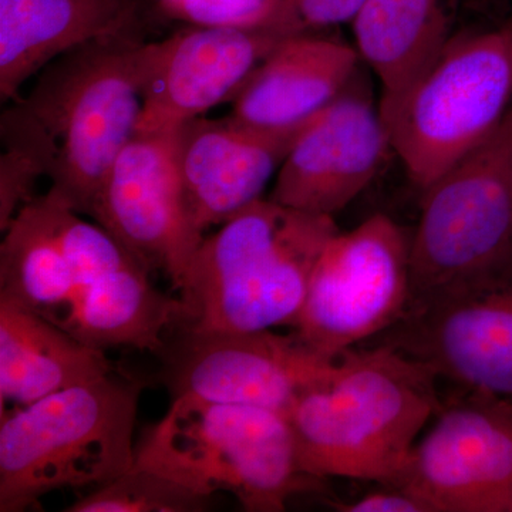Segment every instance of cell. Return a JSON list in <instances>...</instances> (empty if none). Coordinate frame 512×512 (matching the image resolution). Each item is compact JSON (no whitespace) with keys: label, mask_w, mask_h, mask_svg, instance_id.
Wrapping results in <instances>:
<instances>
[{"label":"cell","mask_w":512,"mask_h":512,"mask_svg":"<svg viewBox=\"0 0 512 512\" xmlns=\"http://www.w3.org/2000/svg\"><path fill=\"white\" fill-rule=\"evenodd\" d=\"M45 211L10 242L2 284L13 301L103 350L157 352L177 299L101 225L47 192Z\"/></svg>","instance_id":"1"},{"label":"cell","mask_w":512,"mask_h":512,"mask_svg":"<svg viewBox=\"0 0 512 512\" xmlns=\"http://www.w3.org/2000/svg\"><path fill=\"white\" fill-rule=\"evenodd\" d=\"M439 377L389 345L346 350L288 413L303 471L393 484L443 407Z\"/></svg>","instance_id":"2"},{"label":"cell","mask_w":512,"mask_h":512,"mask_svg":"<svg viewBox=\"0 0 512 512\" xmlns=\"http://www.w3.org/2000/svg\"><path fill=\"white\" fill-rule=\"evenodd\" d=\"M333 217L259 198L202 241L174 328L255 332L291 326L313 269L338 234Z\"/></svg>","instance_id":"3"},{"label":"cell","mask_w":512,"mask_h":512,"mask_svg":"<svg viewBox=\"0 0 512 512\" xmlns=\"http://www.w3.org/2000/svg\"><path fill=\"white\" fill-rule=\"evenodd\" d=\"M154 49L143 35L86 43L47 64L19 100L52 150L49 192L79 214L92 215L111 165L137 134Z\"/></svg>","instance_id":"4"},{"label":"cell","mask_w":512,"mask_h":512,"mask_svg":"<svg viewBox=\"0 0 512 512\" xmlns=\"http://www.w3.org/2000/svg\"><path fill=\"white\" fill-rule=\"evenodd\" d=\"M133 466L195 493H229L251 512L285 511L293 495L316 491L288 416L262 407L173 397L163 419L136 444Z\"/></svg>","instance_id":"5"},{"label":"cell","mask_w":512,"mask_h":512,"mask_svg":"<svg viewBox=\"0 0 512 512\" xmlns=\"http://www.w3.org/2000/svg\"><path fill=\"white\" fill-rule=\"evenodd\" d=\"M143 383L116 372L2 414L0 512L63 488L100 487L130 470Z\"/></svg>","instance_id":"6"},{"label":"cell","mask_w":512,"mask_h":512,"mask_svg":"<svg viewBox=\"0 0 512 512\" xmlns=\"http://www.w3.org/2000/svg\"><path fill=\"white\" fill-rule=\"evenodd\" d=\"M512 106V29L458 33L390 109L393 153L420 191L497 130Z\"/></svg>","instance_id":"7"},{"label":"cell","mask_w":512,"mask_h":512,"mask_svg":"<svg viewBox=\"0 0 512 512\" xmlns=\"http://www.w3.org/2000/svg\"><path fill=\"white\" fill-rule=\"evenodd\" d=\"M512 254V106L497 130L423 192L412 299L485 274Z\"/></svg>","instance_id":"8"},{"label":"cell","mask_w":512,"mask_h":512,"mask_svg":"<svg viewBox=\"0 0 512 512\" xmlns=\"http://www.w3.org/2000/svg\"><path fill=\"white\" fill-rule=\"evenodd\" d=\"M412 237L392 218L376 214L323 249L293 333L319 353L338 359L397 322L412 295Z\"/></svg>","instance_id":"9"},{"label":"cell","mask_w":512,"mask_h":512,"mask_svg":"<svg viewBox=\"0 0 512 512\" xmlns=\"http://www.w3.org/2000/svg\"><path fill=\"white\" fill-rule=\"evenodd\" d=\"M383 336L439 379L512 403V254L477 278L412 299Z\"/></svg>","instance_id":"10"},{"label":"cell","mask_w":512,"mask_h":512,"mask_svg":"<svg viewBox=\"0 0 512 512\" xmlns=\"http://www.w3.org/2000/svg\"><path fill=\"white\" fill-rule=\"evenodd\" d=\"M158 356L161 379L173 397L192 394L288 416L299 397L332 373L330 359L296 333L194 332L177 329Z\"/></svg>","instance_id":"11"},{"label":"cell","mask_w":512,"mask_h":512,"mask_svg":"<svg viewBox=\"0 0 512 512\" xmlns=\"http://www.w3.org/2000/svg\"><path fill=\"white\" fill-rule=\"evenodd\" d=\"M90 217L144 268L183 291L205 235L185 204L175 156V131L138 133L101 184Z\"/></svg>","instance_id":"12"},{"label":"cell","mask_w":512,"mask_h":512,"mask_svg":"<svg viewBox=\"0 0 512 512\" xmlns=\"http://www.w3.org/2000/svg\"><path fill=\"white\" fill-rule=\"evenodd\" d=\"M390 485L434 512H503L512 491V403L466 390L443 403Z\"/></svg>","instance_id":"13"},{"label":"cell","mask_w":512,"mask_h":512,"mask_svg":"<svg viewBox=\"0 0 512 512\" xmlns=\"http://www.w3.org/2000/svg\"><path fill=\"white\" fill-rule=\"evenodd\" d=\"M362 83L356 76L302 131L278 170L272 201L333 217L375 180L393 148Z\"/></svg>","instance_id":"14"},{"label":"cell","mask_w":512,"mask_h":512,"mask_svg":"<svg viewBox=\"0 0 512 512\" xmlns=\"http://www.w3.org/2000/svg\"><path fill=\"white\" fill-rule=\"evenodd\" d=\"M285 36L269 28L192 26L158 40L138 133H171L232 101Z\"/></svg>","instance_id":"15"},{"label":"cell","mask_w":512,"mask_h":512,"mask_svg":"<svg viewBox=\"0 0 512 512\" xmlns=\"http://www.w3.org/2000/svg\"><path fill=\"white\" fill-rule=\"evenodd\" d=\"M312 120L262 128L231 116L198 117L177 128L175 156L195 228L204 234L262 198L266 184Z\"/></svg>","instance_id":"16"},{"label":"cell","mask_w":512,"mask_h":512,"mask_svg":"<svg viewBox=\"0 0 512 512\" xmlns=\"http://www.w3.org/2000/svg\"><path fill=\"white\" fill-rule=\"evenodd\" d=\"M359 60L357 50L339 40L316 33L285 37L232 99L229 116L262 128L306 123L348 89Z\"/></svg>","instance_id":"17"},{"label":"cell","mask_w":512,"mask_h":512,"mask_svg":"<svg viewBox=\"0 0 512 512\" xmlns=\"http://www.w3.org/2000/svg\"><path fill=\"white\" fill-rule=\"evenodd\" d=\"M138 0H0V100L76 47L143 35Z\"/></svg>","instance_id":"18"},{"label":"cell","mask_w":512,"mask_h":512,"mask_svg":"<svg viewBox=\"0 0 512 512\" xmlns=\"http://www.w3.org/2000/svg\"><path fill=\"white\" fill-rule=\"evenodd\" d=\"M113 372L106 350L0 295V409L28 406Z\"/></svg>","instance_id":"19"},{"label":"cell","mask_w":512,"mask_h":512,"mask_svg":"<svg viewBox=\"0 0 512 512\" xmlns=\"http://www.w3.org/2000/svg\"><path fill=\"white\" fill-rule=\"evenodd\" d=\"M466 0H367L352 22L356 50L390 109L454 36Z\"/></svg>","instance_id":"20"},{"label":"cell","mask_w":512,"mask_h":512,"mask_svg":"<svg viewBox=\"0 0 512 512\" xmlns=\"http://www.w3.org/2000/svg\"><path fill=\"white\" fill-rule=\"evenodd\" d=\"M5 151L0 158V229L33 200L37 178L49 177L52 151L45 134L18 101L2 116Z\"/></svg>","instance_id":"21"},{"label":"cell","mask_w":512,"mask_h":512,"mask_svg":"<svg viewBox=\"0 0 512 512\" xmlns=\"http://www.w3.org/2000/svg\"><path fill=\"white\" fill-rule=\"evenodd\" d=\"M210 507L211 497L195 493L156 471L133 466L64 511L200 512Z\"/></svg>","instance_id":"22"},{"label":"cell","mask_w":512,"mask_h":512,"mask_svg":"<svg viewBox=\"0 0 512 512\" xmlns=\"http://www.w3.org/2000/svg\"><path fill=\"white\" fill-rule=\"evenodd\" d=\"M164 12L201 28L271 29L281 0H161Z\"/></svg>","instance_id":"23"},{"label":"cell","mask_w":512,"mask_h":512,"mask_svg":"<svg viewBox=\"0 0 512 512\" xmlns=\"http://www.w3.org/2000/svg\"><path fill=\"white\" fill-rule=\"evenodd\" d=\"M367 0H281L271 29L289 37L352 23Z\"/></svg>","instance_id":"24"},{"label":"cell","mask_w":512,"mask_h":512,"mask_svg":"<svg viewBox=\"0 0 512 512\" xmlns=\"http://www.w3.org/2000/svg\"><path fill=\"white\" fill-rule=\"evenodd\" d=\"M343 512H434L423 498L399 485H386L384 490L373 491L352 503H333Z\"/></svg>","instance_id":"25"},{"label":"cell","mask_w":512,"mask_h":512,"mask_svg":"<svg viewBox=\"0 0 512 512\" xmlns=\"http://www.w3.org/2000/svg\"><path fill=\"white\" fill-rule=\"evenodd\" d=\"M488 0H466V5L470 8H484L487 5Z\"/></svg>","instance_id":"26"},{"label":"cell","mask_w":512,"mask_h":512,"mask_svg":"<svg viewBox=\"0 0 512 512\" xmlns=\"http://www.w3.org/2000/svg\"><path fill=\"white\" fill-rule=\"evenodd\" d=\"M503 512H512V491L508 495L507 501H505Z\"/></svg>","instance_id":"27"},{"label":"cell","mask_w":512,"mask_h":512,"mask_svg":"<svg viewBox=\"0 0 512 512\" xmlns=\"http://www.w3.org/2000/svg\"><path fill=\"white\" fill-rule=\"evenodd\" d=\"M510 28L512 29V20H511V23H510Z\"/></svg>","instance_id":"28"},{"label":"cell","mask_w":512,"mask_h":512,"mask_svg":"<svg viewBox=\"0 0 512 512\" xmlns=\"http://www.w3.org/2000/svg\"><path fill=\"white\" fill-rule=\"evenodd\" d=\"M160 2H161V0H160Z\"/></svg>","instance_id":"29"}]
</instances>
